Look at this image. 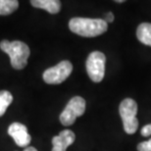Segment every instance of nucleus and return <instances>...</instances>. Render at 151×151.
Listing matches in <instances>:
<instances>
[{"mask_svg": "<svg viewBox=\"0 0 151 151\" xmlns=\"http://www.w3.org/2000/svg\"><path fill=\"white\" fill-rule=\"evenodd\" d=\"M69 29L74 34L84 37H94L104 34L108 24L103 19L89 18H73L69 22Z\"/></svg>", "mask_w": 151, "mask_h": 151, "instance_id": "nucleus-1", "label": "nucleus"}, {"mask_svg": "<svg viewBox=\"0 0 151 151\" xmlns=\"http://www.w3.org/2000/svg\"><path fill=\"white\" fill-rule=\"evenodd\" d=\"M0 48L3 52L8 54L10 57L12 67L16 70H22L28 64L29 57V47L25 42L15 40H2L0 42Z\"/></svg>", "mask_w": 151, "mask_h": 151, "instance_id": "nucleus-2", "label": "nucleus"}, {"mask_svg": "<svg viewBox=\"0 0 151 151\" xmlns=\"http://www.w3.org/2000/svg\"><path fill=\"white\" fill-rule=\"evenodd\" d=\"M120 116L122 118L124 129L127 134H132L138 128V120L137 119V104L134 99L126 98L120 104Z\"/></svg>", "mask_w": 151, "mask_h": 151, "instance_id": "nucleus-3", "label": "nucleus"}, {"mask_svg": "<svg viewBox=\"0 0 151 151\" xmlns=\"http://www.w3.org/2000/svg\"><path fill=\"white\" fill-rule=\"evenodd\" d=\"M106 57L100 51H93L86 59V72L89 78L94 83H100L105 74Z\"/></svg>", "mask_w": 151, "mask_h": 151, "instance_id": "nucleus-4", "label": "nucleus"}, {"mask_svg": "<svg viewBox=\"0 0 151 151\" xmlns=\"http://www.w3.org/2000/svg\"><path fill=\"white\" fill-rule=\"evenodd\" d=\"M86 111V100L81 96H75L68 102L64 111L60 115V122L63 126H72L78 117L83 116Z\"/></svg>", "mask_w": 151, "mask_h": 151, "instance_id": "nucleus-5", "label": "nucleus"}, {"mask_svg": "<svg viewBox=\"0 0 151 151\" xmlns=\"http://www.w3.org/2000/svg\"><path fill=\"white\" fill-rule=\"evenodd\" d=\"M73 71V65L68 60L61 61L43 73V81L48 84H59L69 78Z\"/></svg>", "mask_w": 151, "mask_h": 151, "instance_id": "nucleus-6", "label": "nucleus"}, {"mask_svg": "<svg viewBox=\"0 0 151 151\" xmlns=\"http://www.w3.org/2000/svg\"><path fill=\"white\" fill-rule=\"evenodd\" d=\"M8 134L11 135L16 144L20 147L26 148L32 141V137L29 134L27 127L21 123L15 122L11 124L8 128Z\"/></svg>", "mask_w": 151, "mask_h": 151, "instance_id": "nucleus-7", "label": "nucleus"}, {"mask_svg": "<svg viewBox=\"0 0 151 151\" xmlns=\"http://www.w3.org/2000/svg\"><path fill=\"white\" fill-rule=\"evenodd\" d=\"M75 134L70 129H64L58 135L52 138V151H66L69 146L74 143Z\"/></svg>", "mask_w": 151, "mask_h": 151, "instance_id": "nucleus-8", "label": "nucleus"}, {"mask_svg": "<svg viewBox=\"0 0 151 151\" xmlns=\"http://www.w3.org/2000/svg\"><path fill=\"white\" fill-rule=\"evenodd\" d=\"M31 4L35 8L46 10L50 14H57L61 10V2L59 0H32Z\"/></svg>", "mask_w": 151, "mask_h": 151, "instance_id": "nucleus-9", "label": "nucleus"}, {"mask_svg": "<svg viewBox=\"0 0 151 151\" xmlns=\"http://www.w3.org/2000/svg\"><path fill=\"white\" fill-rule=\"evenodd\" d=\"M137 37L141 43L151 46V24H140L137 29Z\"/></svg>", "mask_w": 151, "mask_h": 151, "instance_id": "nucleus-10", "label": "nucleus"}, {"mask_svg": "<svg viewBox=\"0 0 151 151\" xmlns=\"http://www.w3.org/2000/svg\"><path fill=\"white\" fill-rule=\"evenodd\" d=\"M19 7V1L17 0H0V15H10Z\"/></svg>", "mask_w": 151, "mask_h": 151, "instance_id": "nucleus-11", "label": "nucleus"}, {"mask_svg": "<svg viewBox=\"0 0 151 151\" xmlns=\"http://www.w3.org/2000/svg\"><path fill=\"white\" fill-rule=\"evenodd\" d=\"M13 101V96L8 90H0V117L5 114L9 105Z\"/></svg>", "mask_w": 151, "mask_h": 151, "instance_id": "nucleus-12", "label": "nucleus"}, {"mask_svg": "<svg viewBox=\"0 0 151 151\" xmlns=\"http://www.w3.org/2000/svg\"><path fill=\"white\" fill-rule=\"evenodd\" d=\"M137 151H151V138L149 140L143 141L138 144Z\"/></svg>", "mask_w": 151, "mask_h": 151, "instance_id": "nucleus-13", "label": "nucleus"}, {"mask_svg": "<svg viewBox=\"0 0 151 151\" xmlns=\"http://www.w3.org/2000/svg\"><path fill=\"white\" fill-rule=\"evenodd\" d=\"M141 134H142L143 137H150L151 135V124L143 127L142 129H141Z\"/></svg>", "mask_w": 151, "mask_h": 151, "instance_id": "nucleus-14", "label": "nucleus"}, {"mask_svg": "<svg viewBox=\"0 0 151 151\" xmlns=\"http://www.w3.org/2000/svg\"><path fill=\"white\" fill-rule=\"evenodd\" d=\"M104 21L106 22L107 24L108 23H112L113 21H114V15L111 13V12H109V13H107L106 14V16H105V19Z\"/></svg>", "mask_w": 151, "mask_h": 151, "instance_id": "nucleus-15", "label": "nucleus"}, {"mask_svg": "<svg viewBox=\"0 0 151 151\" xmlns=\"http://www.w3.org/2000/svg\"><path fill=\"white\" fill-rule=\"evenodd\" d=\"M24 151H37V149L35 148V147H32V146H28V147H26Z\"/></svg>", "mask_w": 151, "mask_h": 151, "instance_id": "nucleus-16", "label": "nucleus"}, {"mask_svg": "<svg viewBox=\"0 0 151 151\" xmlns=\"http://www.w3.org/2000/svg\"><path fill=\"white\" fill-rule=\"evenodd\" d=\"M116 2H117V3H123L124 1H123V0H117Z\"/></svg>", "mask_w": 151, "mask_h": 151, "instance_id": "nucleus-17", "label": "nucleus"}]
</instances>
